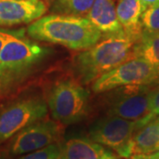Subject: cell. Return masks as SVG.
I'll return each instance as SVG.
<instances>
[{
	"mask_svg": "<svg viewBox=\"0 0 159 159\" xmlns=\"http://www.w3.org/2000/svg\"><path fill=\"white\" fill-rule=\"evenodd\" d=\"M104 36L74 57V74L83 85L93 82L103 74L134 57L136 41L124 31Z\"/></svg>",
	"mask_w": 159,
	"mask_h": 159,
	"instance_id": "6da1fadb",
	"label": "cell"
},
{
	"mask_svg": "<svg viewBox=\"0 0 159 159\" xmlns=\"http://www.w3.org/2000/svg\"><path fill=\"white\" fill-rule=\"evenodd\" d=\"M27 33L33 40L56 43L73 51H84L102 37L86 17L51 13L29 25Z\"/></svg>",
	"mask_w": 159,
	"mask_h": 159,
	"instance_id": "7a4b0ae2",
	"label": "cell"
},
{
	"mask_svg": "<svg viewBox=\"0 0 159 159\" xmlns=\"http://www.w3.org/2000/svg\"><path fill=\"white\" fill-rule=\"evenodd\" d=\"M49 51L24 37L22 30H13L0 51V97L21 84L43 62Z\"/></svg>",
	"mask_w": 159,
	"mask_h": 159,
	"instance_id": "3957f363",
	"label": "cell"
},
{
	"mask_svg": "<svg viewBox=\"0 0 159 159\" xmlns=\"http://www.w3.org/2000/svg\"><path fill=\"white\" fill-rule=\"evenodd\" d=\"M78 80L63 79L54 83L47 104L51 117L61 125L83 120L89 112V91Z\"/></svg>",
	"mask_w": 159,
	"mask_h": 159,
	"instance_id": "277c9868",
	"label": "cell"
},
{
	"mask_svg": "<svg viewBox=\"0 0 159 159\" xmlns=\"http://www.w3.org/2000/svg\"><path fill=\"white\" fill-rule=\"evenodd\" d=\"M140 127H142L140 120L107 115L91 125L89 138L113 150L119 157L128 159L133 156L132 139Z\"/></svg>",
	"mask_w": 159,
	"mask_h": 159,
	"instance_id": "5b68a950",
	"label": "cell"
},
{
	"mask_svg": "<svg viewBox=\"0 0 159 159\" xmlns=\"http://www.w3.org/2000/svg\"><path fill=\"white\" fill-rule=\"evenodd\" d=\"M159 82V70L141 57H134L93 81L92 90L104 93L119 87Z\"/></svg>",
	"mask_w": 159,
	"mask_h": 159,
	"instance_id": "8992f818",
	"label": "cell"
},
{
	"mask_svg": "<svg viewBox=\"0 0 159 159\" xmlns=\"http://www.w3.org/2000/svg\"><path fill=\"white\" fill-rule=\"evenodd\" d=\"M49 107L40 97H28L8 104L0 111V144L26 126L46 118Z\"/></svg>",
	"mask_w": 159,
	"mask_h": 159,
	"instance_id": "52a82bcc",
	"label": "cell"
},
{
	"mask_svg": "<svg viewBox=\"0 0 159 159\" xmlns=\"http://www.w3.org/2000/svg\"><path fill=\"white\" fill-rule=\"evenodd\" d=\"M155 84L125 86L110 90L111 94L106 99L108 115L129 120H140L147 117Z\"/></svg>",
	"mask_w": 159,
	"mask_h": 159,
	"instance_id": "ba28073f",
	"label": "cell"
},
{
	"mask_svg": "<svg viewBox=\"0 0 159 159\" xmlns=\"http://www.w3.org/2000/svg\"><path fill=\"white\" fill-rule=\"evenodd\" d=\"M63 127L56 120L46 118L35 121L17 133L9 145V153L20 156L30 153L60 141Z\"/></svg>",
	"mask_w": 159,
	"mask_h": 159,
	"instance_id": "9c48e42d",
	"label": "cell"
},
{
	"mask_svg": "<svg viewBox=\"0 0 159 159\" xmlns=\"http://www.w3.org/2000/svg\"><path fill=\"white\" fill-rule=\"evenodd\" d=\"M46 11L43 0H0V27L31 23Z\"/></svg>",
	"mask_w": 159,
	"mask_h": 159,
	"instance_id": "30bf717a",
	"label": "cell"
},
{
	"mask_svg": "<svg viewBox=\"0 0 159 159\" xmlns=\"http://www.w3.org/2000/svg\"><path fill=\"white\" fill-rule=\"evenodd\" d=\"M60 159H119L117 154L89 138L74 137L60 144Z\"/></svg>",
	"mask_w": 159,
	"mask_h": 159,
	"instance_id": "8fae6325",
	"label": "cell"
},
{
	"mask_svg": "<svg viewBox=\"0 0 159 159\" xmlns=\"http://www.w3.org/2000/svg\"><path fill=\"white\" fill-rule=\"evenodd\" d=\"M86 18L102 35L124 31L117 17L114 0H95Z\"/></svg>",
	"mask_w": 159,
	"mask_h": 159,
	"instance_id": "7c38bea8",
	"label": "cell"
},
{
	"mask_svg": "<svg viewBox=\"0 0 159 159\" xmlns=\"http://www.w3.org/2000/svg\"><path fill=\"white\" fill-rule=\"evenodd\" d=\"M146 8L140 0H119L116 12L125 34L137 41L142 33V14Z\"/></svg>",
	"mask_w": 159,
	"mask_h": 159,
	"instance_id": "4fadbf2b",
	"label": "cell"
},
{
	"mask_svg": "<svg viewBox=\"0 0 159 159\" xmlns=\"http://www.w3.org/2000/svg\"><path fill=\"white\" fill-rule=\"evenodd\" d=\"M159 147V116L140 127L132 139V154H152Z\"/></svg>",
	"mask_w": 159,
	"mask_h": 159,
	"instance_id": "5bb4252c",
	"label": "cell"
},
{
	"mask_svg": "<svg viewBox=\"0 0 159 159\" xmlns=\"http://www.w3.org/2000/svg\"><path fill=\"white\" fill-rule=\"evenodd\" d=\"M134 57L143 58L159 70V32L142 30L134 47Z\"/></svg>",
	"mask_w": 159,
	"mask_h": 159,
	"instance_id": "9a60e30c",
	"label": "cell"
},
{
	"mask_svg": "<svg viewBox=\"0 0 159 159\" xmlns=\"http://www.w3.org/2000/svg\"><path fill=\"white\" fill-rule=\"evenodd\" d=\"M95 0H53L51 11L56 14L85 17Z\"/></svg>",
	"mask_w": 159,
	"mask_h": 159,
	"instance_id": "2e32d148",
	"label": "cell"
},
{
	"mask_svg": "<svg viewBox=\"0 0 159 159\" xmlns=\"http://www.w3.org/2000/svg\"><path fill=\"white\" fill-rule=\"evenodd\" d=\"M142 30L159 32V5L148 7L142 14Z\"/></svg>",
	"mask_w": 159,
	"mask_h": 159,
	"instance_id": "e0dca14e",
	"label": "cell"
},
{
	"mask_svg": "<svg viewBox=\"0 0 159 159\" xmlns=\"http://www.w3.org/2000/svg\"><path fill=\"white\" fill-rule=\"evenodd\" d=\"M60 153L61 147L57 142L33 152L24 154V156L19 159H60Z\"/></svg>",
	"mask_w": 159,
	"mask_h": 159,
	"instance_id": "ac0fdd59",
	"label": "cell"
},
{
	"mask_svg": "<svg viewBox=\"0 0 159 159\" xmlns=\"http://www.w3.org/2000/svg\"><path fill=\"white\" fill-rule=\"evenodd\" d=\"M13 32V30H7V29H0V51L1 49L4 45L5 42L7 39V37L9 36V34H11Z\"/></svg>",
	"mask_w": 159,
	"mask_h": 159,
	"instance_id": "d6986e66",
	"label": "cell"
},
{
	"mask_svg": "<svg viewBox=\"0 0 159 159\" xmlns=\"http://www.w3.org/2000/svg\"><path fill=\"white\" fill-rule=\"evenodd\" d=\"M128 159H159L154 153L152 154H135Z\"/></svg>",
	"mask_w": 159,
	"mask_h": 159,
	"instance_id": "ffe728a7",
	"label": "cell"
},
{
	"mask_svg": "<svg viewBox=\"0 0 159 159\" xmlns=\"http://www.w3.org/2000/svg\"><path fill=\"white\" fill-rule=\"evenodd\" d=\"M140 1L146 9L150 6L159 5V0H140Z\"/></svg>",
	"mask_w": 159,
	"mask_h": 159,
	"instance_id": "44dd1931",
	"label": "cell"
},
{
	"mask_svg": "<svg viewBox=\"0 0 159 159\" xmlns=\"http://www.w3.org/2000/svg\"><path fill=\"white\" fill-rule=\"evenodd\" d=\"M0 159H8L4 153H0Z\"/></svg>",
	"mask_w": 159,
	"mask_h": 159,
	"instance_id": "7402d4cb",
	"label": "cell"
},
{
	"mask_svg": "<svg viewBox=\"0 0 159 159\" xmlns=\"http://www.w3.org/2000/svg\"><path fill=\"white\" fill-rule=\"evenodd\" d=\"M154 154H155V155H156V156H157V157L159 158V147L157 149V151H156V152H154Z\"/></svg>",
	"mask_w": 159,
	"mask_h": 159,
	"instance_id": "603a6c76",
	"label": "cell"
}]
</instances>
